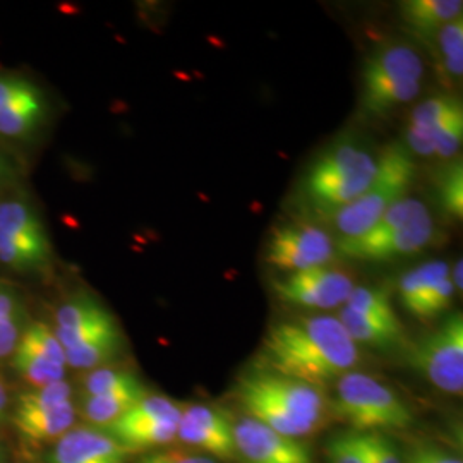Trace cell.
<instances>
[{
    "mask_svg": "<svg viewBox=\"0 0 463 463\" xmlns=\"http://www.w3.org/2000/svg\"><path fill=\"white\" fill-rule=\"evenodd\" d=\"M50 249L38 248L32 242L0 231V261L16 269H34L47 265Z\"/></svg>",
    "mask_w": 463,
    "mask_h": 463,
    "instance_id": "obj_25",
    "label": "cell"
},
{
    "mask_svg": "<svg viewBox=\"0 0 463 463\" xmlns=\"http://www.w3.org/2000/svg\"><path fill=\"white\" fill-rule=\"evenodd\" d=\"M5 412H7V390H5L4 383L0 381V422L5 417Z\"/></svg>",
    "mask_w": 463,
    "mask_h": 463,
    "instance_id": "obj_42",
    "label": "cell"
},
{
    "mask_svg": "<svg viewBox=\"0 0 463 463\" xmlns=\"http://www.w3.org/2000/svg\"><path fill=\"white\" fill-rule=\"evenodd\" d=\"M143 383L137 380L129 371L120 369H95L83 381L84 397H97L112 393L118 390H128L141 386Z\"/></svg>",
    "mask_w": 463,
    "mask_h": 463,
    "instance_id": "obj_29",
    "label": "cell"
},
{
    "mask_svg": "<svg viewBox=\"0 0 463 463\" xmlns=\"http://www.w3.org/2000/svg\"><path fill=\"white\" fill-rule=\"evenodd\" d=\"M19 304L11 290L0 287V321H17Z\"/></svg>",
    "mask_w": 463,
    "mask_h": 463,
    "instance_id": "obj_39",
    "label": "cell"
},
{
    "mask_svg": "<svg viewBox=\"0 0 463 463\" xmlns=\"http://www.w3.org/2000/svg\"><path fill=\"white\" fill-rule=\"evenodd\" d=\"M42 116V99L38 93L19 99L0 110V134L23 136L30 133Z\"/></svg>",
    "mask_w": 463,
    "mask_h": 463,
    "instance_id": "obj_26",
    "label": "cell"
},
{
    "mask_svg": "<svg viewBox=\"0 0 463 463\" xmlns=\"http://www.w3.org/2000/svg\"><path fill=\"white\" fill-rule=\"evenodd\" d=\"M233 441L242 463H313L311 449L304 443L250 417L233 422Z\"/></svg>",
    "mask_w": 463,
    "mask_h": 463,
    "instance_id": "obj_11",
    "label": "cell"
},
{
    "mask_svg": "<svg viewBox=\"0 0 463 463\" xmlns=\"http://www.w3.org/2000/svg\"><path fill=\"white\" fill-rule=\"evenodd\" d=\"M460 110L462 101L451 95H438L415 107L407 128L411 149L420 156H434V136Z\"/></svg>",
    "mask_w": 463,
    "mask_h": 463,
    "instance_id": "obj_15",
    "label": "cell"
},
{
    "mask_svg": "<svg viewBox=\"0 0 463 463\" xmlns=\"http://www.w3.org/2000/svg\"><path fill=\"white\" fill-rule=\"evenodd\" d=\"M364 448L371 463H402L397 449L380 432H363Z\"/></svg>",
    "mask_w": 463,
    "mask_h": 463,
    "instance_id": "obj_35",
    "label": "cell"
},
{
    "mask_svg": "<svg viewBox=\"0 0 463 463\" xmlns=\"http://www.w3.org/2000/svg\"><path fill=\"white\" fill-rule=\"evenodd\" d=\"M0 463H2V455H0Z\"/></svg>",
    "mask_w": 463,
    "mask_h": 463,
    "instance_id": "obj_43",
    "label": "cell"
},
{
    "mask_svg": "<svg viewBox=\"0 0 463 463\" xmlns=\"http://www.w3.org/2000/svg\"><path fill=\"white\" fill-rule=\"evenodd\" d=\"M411 463H462V460L449 457L439 449H424L417 453Z\"/></svg>",
    "mask_w": 463,
    "mask_h": 463,
    "instance_id": "obj_40",
    "label": "cell"
},
{
    "mask_svg": "<svg viewBox=\"0 0 463 463\" xmlns=\"http://www.w3.org/2000/svg\"><path fill=\"white\" fill-rule=\"evenodd\" d=\"M146 395H148V392H146L145 384H141L136 388L118 390L112 393H105V395L84 397L81 402V414L91 424L107 428L126 412H129L134 405Z\"/></svg>",
    "mask_w": 463,
    "mask_h": 463,
    "instance_id": "obj_21",
    "label": "cell"
},
{
    "mask_svg": "<svg viewBox=\"0 0 463 463\" xmlns=\"http://www.w3.org/2000/svg\"><path fill=\"white\" fill-rule=\"evenodd\" d=\"M438 193L439 201L448 215L453 218L463 216V164L457 160L441 170L438 179Z\"/></svg>",
    "mask_w": 463,
    "mask_h": 463,
    "instance_id": "obj_30",
    "label": "cell"
},
{
    "mask_svg": "<svg viewBox=\"0 0 463 463\" xmlns=\"http://www.w3.org/2000/svg\"><path fill=\"white\" fill-rule=\"evenodd\" d=\"M177 438L189 447L201 448L215 458L233 462L237 449L233 441V422L222 409L193 403L183 409Z\"/></svg>",
    "mask_w": 463,
    "mask_h": 463,
    "instance_id": "obj_13",
    "label": "cell"
},
{
    "mask_svg": "<svg viewBox=\"0 0 463 463\" xmlns=\"http://www.w3.org/2000/svg\"><path fill=\"white\" fill-rule=\"evenodd\" d=\"M462 269H463V261L462 260H458L453 268H451V275H449V280L453 283V287H455V290L458 288V290H462L463 280H462Z\"/></svg>",
    "mask_w": 463,
    "mask_h": 463,
    "instance_id": "obj_41",
    "label": "cell"
},
{
    "mask_svg": "<svg viewBox=\"0 0 463 463\" xmlns=\"http://www.w3.org/2000/svg\"><path fill=\"white\" fill-rule=\"evenodd\" d=\"M13 367L17 373L32 383L34 388L45 386L55 381L64 380L66 367L52 363L45 355L38 354L33 347H30L24 340H17L13 357Z\"/></svg>",
    "mask_w": 463,
    "mask_h": 463,
    "instance_id": "obj_24",
    "label": "cell"
},
{
    "mask_svg": "<svg viewBox=\"0 0 463 463\" xmlns=\"http://www.w3.org/2000/svg\"><path fill=\"white\" fill-rule=\"evenodd\" d=\"M30 347H33L38 354L45 355L52 363L66 367V352L61 345L55 331L49 328L45 323H34L26 333L21 336Z\"/></svg>",
    "mask_w": 463,
    "mask_h": 463,
    "instance_id": "obj_33",
    "label": "cell"
},
{
    "mask_svg": "<svg viewBox=\"0 0 463 463\" xmlns=\"http://www.w3.org/2000/svg\"><path fill=\"white\" fill-rule=\"evenodd\" d=\"M376 174L364 193L335 215L336 229L345 237H354L374 225L395 203L407 198L414 183L415 165L411 153L402 145H390L376 160Z\"/></svg>",
    "mask_w": 463,
    "mask_h": 463,
    "instance_id": "obj_4",
    "label": "cell"
},
{
    "mask_svg": "<svg viewBox=\"0 0 463 463\" xmlns=\"http://www.w3.org/2000/svg\"><path fill=\"white\" fill-rule=\"evenodd\" d=\"M235 397L250 419L294 439L315 432L326 412L319 388L265 369L239 378Z\"/></svg>",
    "mask_w": 463,
    "mask_h": 463,
    "instance_id": "obj_2",
    "label": "cell"
},
{
    "mask_svg": "<svg viewBox=\"0 0 463 463\" xmlns=\"http://www.w3.org/2000/svg\"><path fill=\"white\" fill-rule=\"evenodd\" d=\"M36 91L33 84L28 83L23 78H14V76H5L0 78V110L5 107H11L19 99L32 97Z\"/></svg>",
    "mask_w": 463,
    "mask_h": 463,
    "instance_id": "obj_36",
    "label": "cell"
},
{
    "mask_svg": "<svg viewBox=\"0 0 463 463\" xmlns=\"http://www.w3.org/2000/svg\"><path fill=\"white\" fill-rule=\"evenodd\" d=\"M109 311L103 309L95 298H78L69 300L57 313L59 330H76L84 325L99 319Z\"/></svg>",
    "mask_w": 463,
    "mask_h": 463,
    "instance_id": "obj_31",
    "label": "cell"
},
{
    "mask_svg": "<svg viewBox=\"0 0 463 463\" xmlns=\"http://www.w3.org/2000/svg\"><path fill=\"white\" fill-rule=\"evenodd\" d=\"M409 363L432 386L449 395L463 392V316L455 313L409 352Z\"/></svg>",
    "mask_w": 463,
    "mask_h": 463,
    "instance_id": "obj_7",
    "label": "cell"
},
{
    "mask_svg": "<svg viewBox=\"0 0 463 463\" xmlns=\"http://www.w3.org/2000/svg\"><path fill=\"white\" fill-rule=\"evenodd\" d=\"M463 110L457 112L434 136V156L451 158L462 146Z\"/></svg>",
    "mask_w": 463,
    "mask_h": 463,
    "instance_id": "obj_34",
    "label": "cell"
},
{
    "mask_svg": "<svg viewBox=\"0 0 463 463\" xmlns=\"http://www.w3.org/2000/svg\"><path fill=\"white\" fill-rule=\"evenodd\" d=\"M76 420V407L72 402L64 405L38 411V412H16L14 426L19 434L30 443H47L61 439L71 430Z\"/></svg>",
    "mask_w": 463,
    "mask_h": 463,
    "instance_id": "obj_16",
    "label": "cell"
},
{
    "mask_svg": "<svg viewBox=\"0 0 463 463\" xmlns=\"http://www.w3.org/2000/svg\"><path fill=\"white\" fill-rule=\"evenodd\" d=\"M181 415L183 409L174 400L146 395L103 430L128 451L165 447L177 438Z\"/></svg>",
    "mask_w": 463,
    "mask_h": 463,
    "instance_id": "obj_8",
    "label": "cell"
},
{
    "mask_svg": "<svg viewBox=\"0 0 463 463\" xmlns=\"http://www.w3.org/2000/svg\"><path fill=\"white\" fill-rule=\"evenodd\" d=\"M432 57L439 80L455 86L463 76V14L432 34Z\"/></svg>",
    "mask_w": 463,
    "mask_h": 463,
    "instance_id": "obj_20",
    "label": "cell"
},
{
    "mask_svg": "<svg viewBox=\"0 0 463 463\" xmlns=\"http://www.w3.org/2000/svg\"><path fill=\"white\" fill-rule=\"evenodd\" d=\"M345 307L359 313V315L376 317V319H383L388 323L400 321L392 307L390 294L384 288L355 287L345 302Z\"/></svg>",
    "mask_w": 463,
    "mask_h": 463,
    "instance_id": "obj_27",
    "label": "cell"
},
{
    "mask_svg": "<svg viewBox=\"0 0 463 463\" xmlns=\"http://www.w3.org/2000/svg\"><path fill=\"white\" fill-rule=\"evenodd\" d=\"M403 21L417 36L430 38L463 14L462 0H407L400 4Z\"/></svg>",
    "mask_w": 463,
    "mask_h": 463,
    "instance_id": "obj_18",
    "label": "cell"
},
{
    "mask_svg": "<svg viewBox=\"0 0 463 463\" xmlns=\"http://www.w3.org/2000/svg\"><path fill=\"white\" fill-rule=\"evenodd\" d=\"M137 463H216L212 457H203V455H194L187 451H179V449H170V451H155L143 457Z\"/></svg>",
    "mask_w": 463,
    "mask_h": 463,
    "instance_id": "obj_37",
    "label": "cell"
},
{
    "mask_svg": "<svg viewBox=\"0 0 463 463\" xmlns=\"http://www.w3.org/2000/svg\"><path fill=\"white\" fill-rule=\"evenodd\" d=\"M71 397H72V386L64 380L55 381L23 393L17 402L16 412L47 411L71 402Z\"/></svg>",
    "mask_w": 463,
    "mask_h": 463,
    "instance_id": "obj_28",
    "label": "cell"
},
{
    "mask_svg": "<svg viewBox=\"0 0 463 463\" xmlns=\"http://www.w3.org/2000/svg\"><path fill=\"white\" fill-rule=\"evenodd\" d=\"M359 347L333 316L281 321L266 331L258 369L321 386L344 378L359 364Z\"/></svg>",
    "mask_w": 463,
    "mask_h": 463,
    "instance_id": "obj_1",
    "label": "cell"
},
{
    "mask_svg": "<svg viewBox=\"0 0 463 463\" xmlns=\"http://www.w3.org/2000/svg\"><path fill=\"white\" fill-rule=\"evenodd\" d=\"M280 300L307 309H335L345 306L354 280L347 273L319 266L290 273L287 279L273 283Z\"/></svg>",
    "mask_w": 463,
    "mask_h": 463,
    "instance_id": "obj_10",
    "label": "cell"
},
{
    "mask_svg": "<svg viewBox=\"0 0 463 463\" xmlns=\"http://www.w3.org/2000/svg\"><path fill=\"white\" fill-rule=\"evenodd\" d=\"M376 165V158L363 146L345 143L330 149L307 174V198L316 208L336 213L364 193Z\"/></svg>",
    "mask_w": 463,
    "mask_h": 463,
    "instance_id": "obj_6",
    "label": "cell"
},
{
    "mask_svg": "<svg viewBox=\"0 0 463 463\" xmlns=\"http://www.w3.org/2000/svg\"><path fill=\"white\" fill-rule=\"evenodd\" d=\"M0 231L24 239L38 248L50 249L49 239L38 216L16 201L0 203Z\"/></svg>",
    "mask_w": 463,
    "mask_h": 463,
    "instance_id": "obj_23",
    "label": "cell"
},
{
    "mask_svg": "<svg viewBox=\"0 0 463 463\" xmlns=\"http://www.w3.org/2000/svg\"><path fill=\"white\" fill-rule=\"evenodd\" d=\"M448 277L449 268L445 261H430L405 273L398 283V292L403 307L415 317L424 319L428 302L436 285Z\"/></svg>",
    "mask_w": 463,
    "mask_h": 463,
    "instance_id": "obj_17",
    "label": "cell"
},
{
    "mask_svg": "<svg viewBox=\"0 0 463 463\" xmlns=\"http://www.w3.org/2000/svg\"><path fill=\"white\" fill-rule=\"evenodd\" d=\"M330 463H371L365 453L363 432L347 430L335 436L326 447Z\"/></svg>",
    "mask_w": 463,
    "mask_h": 463,
    "instance_id": "obj_32",
    "label": "cell"
},
{
    "mask_svg": "<svg viewBox=\"0 0 463 463\" xmlns=\"http://www.w3.org/2000/svg\"><path fill=\"white\" fill-rule=\"evenodd\" d=\"M338 321L342 323V326L345 328L348 336L354 340V344H363L369 347L388 348L402 345L403 342V328L398 323H388L383 319L376 317H369V316L359 315L348 307H342Z\"/></svg>",
    "mask_w": 463,
    "mask_h": 463,
    "instance_id": "obj_19",
    "label": "cell"
},
{
    "mask_svg": "<svg viewBox=\"0 0 463 463\" xmlns=\"http://www.w3.org/2000/svg\"><path fill=\"white\" fill-rule=\"evenodd\" d=\"M333 411L357 432L407 430L414 424L409 405L364 373H348L338 380Z\"/></svg>",
    "mask_w": 463,
    "mask_h": 463,
    "instance_id": "obj_5",
    "label": "cell"
},
{
    "mask_svg": "<svg viewBox=\"0 0 463 463\" xmlns=\"http://www.w3.org/2000/svg\"><path fill=\"white\" fill-rule=\"evenodd\" d=\"M19 340L17 321H0V357L14 352Z\"/></svg>",
    "mask_w": 463,
    "mask_h": 463,
    "instance_id": "obj_38",
    "label": "cell"
},
{
    "mask_svg": "<svg viewBox=\"0 0 463 463\" xmlns=\"http://www.w3.org/2000/svg\"><path fill=\"white\" fill-rule=\"evenodd\" d=\"M129 451L103 430H67L49 453V463H128Z\"/></svg>",
    "mask_w": 463,
    "mask_h": 463,
    "instance_id": "obj_14",
    "label": "cell"
},
{
    "mask_svg": "<svg viewBox=\"0 0 463 463\" xmlns=\"http://www.w3.org/2000/svg\"><path fill=\"white\" fill-rule=\"evenodd\" d=\"M420 55L402 42L374 50L363 69V107L371 116H384L414 99L422 88Z\"/></svg>",
    "mask_w": 463,
    "mask_h": 463,
    "instance_id": "obj_3",
    "label": "cell"
},
{
    "mask_svg": "<svg viewBox=\"0 0 463 463\" xmlns=\"http://www.w3.org/2000/svg\"><path fill=\"white\" fill-rule=\"evenodd\" d=\"M120 340L122 336L117 323L112 326H107L88 336L76 347L64 350L66 364L76 369H97L99 365L105 364L116 357L117 352L120 350Z\"/></svg>",
    "mask_w": 463,
    "mask_h": 463,
    "instance_id": "obj_22",
    "label": "cell"
},
{
    "mask_svg": "<svg viewBox=\"0 0 463 463\" xmlns=\"http://www.w3.org/2000/svg\"><path fill=\"white\" fill-rule=\"evenodd\" d=\"M434 237V223L430 212L419 216L405 227L383 235L378 239L345 237L338 242V250L345 258L359 261H390L395 258L411 256L428 248Z\"/></svg>",
    "mask_w": 463,
    "mask_h": 463,
    "instance_id": "obj_12",
    "label": "cell"
},
{
    "mask_svg": "<svg viewBox=\"0 0 463 463\" xmlns=\"http://www.w3.org/2000/svg\"><path fill=\"white\" fill-rule=\"evenodd\" d=\"M333 252L335 248L326 232L309 223H287L273 231L265 254L269 265L296 273L328 265Z\"/></svg>",
    "mask_w": 463,
    "mask_h": 463,
    "instance_id": "obj_9",
    "label": "cell"
}]
</instances>
